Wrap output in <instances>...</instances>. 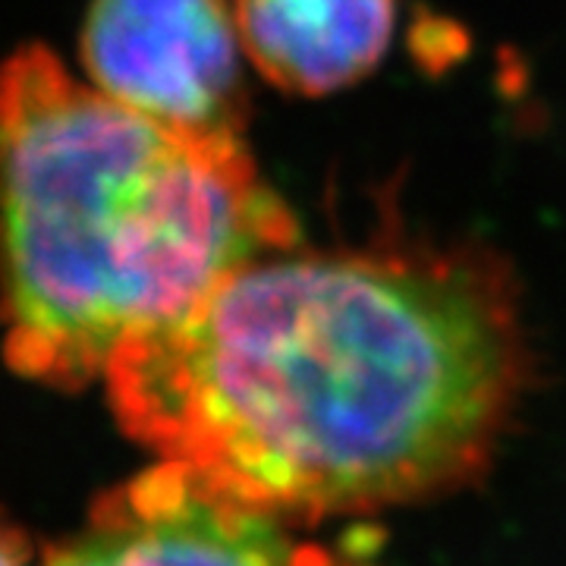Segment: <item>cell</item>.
I'll return each instance as SVG.
<instances>
[{
    "instance_id": "obj_1",
    "label": "cell",
    "mask_w": 566,
    "mask_h": 566,
    "mask_svg": "<svg viewBox=\"0 0 566 566\" xmlns=\"http://www.w3.org/2000/svg\"><path fill=\"white\" fill-rule=\"evenodd\" d=\"M516 290L485 249L271 252L111 356L123 428L268 516L457 488L526 381Z\"/></svg>"
},
{
    "instance_id": "obj_2",
    "label": "cell",
    "mask_w": 566,
    "mask_h": 566,
    "mask_svg": "<svg viewBox=\"0 0 566 566\" xmlns=\"http://www.w3.org/2000/svg\"><path fill=\"white\" fill-rule=\"evenodd\" d=\"M296 237L243 136L148 120L41 44L0 63L3 356L25 378L88 385L126 340Z\"/></svg>"
},
{
    "instance_id": "obj_3",
    "label": "cell",
    "mask_w": 566,
    "mask_h": 566,
    "mask_svg": "<svg viewBox=\"0 0 566 566\" xmlns=\"http://www.w3.org/2000/svg\"><path fill=\"white\" fill-rule=\"evenodd\" d=\"M240 32L227 0H92L80 32L88 85L148 120L243 136Z\"/></svg>"
},
{
    "instance_id": "obj_4",
    "label": "cell",
    "mask_w": 566,
    "mask_h": 566,
    "mask_svg": "<svg viewBox=\"0 0 566 566\" xmlns=\"http://www.w3.org/2000/svg\"><path fill=\"white\" fill-rule=\"evenodd\" d=\"M44 566H327L290 545L274 516L233 504L182 463L104 494L92 528Z\"/></svg>"
},
{
    "instance_id": "obj_5",
    "label": "cell",
    "mask_w": 566,
    "mask_h": 566,
    "mask_svg": "<svg viewBox=\"0 0 566 566\" xmlns=\"http://www.w3.org/2000/svg\"><path fill=\"white\" fill-rule=\"evenodd\" d=\"M243 54L274 88L318 98L385 61L397 0H233Z\"/></svg>"
},
{
    "instance_id": "obj_6",
    "label": "cell",
    "mask_w": 566,
    "mask_h": 566,
    "mask_svg": "<svg viewBox=\"0 0 566 566\" xmlns=\"http://www.w3.org/2000/svg\"><path fill=\"white\" fill-rule=\"evenodd\" d=\"M29 545L25 535L7 516H0V566H25Z\"/></svg>"
}]
</instances>
